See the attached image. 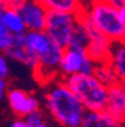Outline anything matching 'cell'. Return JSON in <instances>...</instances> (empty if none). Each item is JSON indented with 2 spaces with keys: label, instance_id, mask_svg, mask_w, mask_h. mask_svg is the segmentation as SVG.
<instances>
[{
  "label": "cell",
  "instance_id": "cell-15",
  "mask_svg": "<svg viewBox=\"0 0 125 127\" xmlns=\"http://www.w3.org/2000/svg\"><path fill=\"white\" fill-rule=\"evenodd\" d=\"M3 10L4 6L0 4V52H5L11 45L13 38V34L6 29V27L3 23Z\"/></svg>",
  "mask_w": 125,
  "mask_h": 127
},
{
  "label": "cell",
  "instance_id": "cell-14",
  "mask_svg": "<svg viewBox=\"0 0 125 127\" xmlns=\"http://www.w3.org/2000/svg\"><path fill=\"white\" fill-rule=\"evenodd\" d=\"M94 76L103 83L105 84L106 87H109L110 84L118 82L116 77H115V73L113 72V69L110 68L109 64H96L95 67V70H94Z\"/></svg>",
  "mask_w": 125,
  "mask_h": 127
},
{
  "label": "cell",
  "instance_id": "cell-10",
  "mask_svg": "<svg viewBox=\"0 0 125 127\" xmlns=\"http://www.w3.org/2000/svg\"><path fill=\"white\" fill-rule=\"evenodd\" d=\"M80 127H124L106 111H85Z\"/></svg>",
  "mask_w": 125,
  "mask_h": 127
},
{
  "label": "cell",
  "instance_id": "cell-22",
  "mask_svg": "<svg viewBox=\"0 0 125 127\" xmlns=\"http://www.w3.org/2000/svg\"><path fill=\"white\" fill-rule=\"evenodd\" d=\"M4 89H5V81H4V78L0 77V101L4 97Z\"/></svg>",
  "mask_w": 125,
  "mask_h": 127
},
{
  "label": "cell",
  "instance_id": "cell-25",
  "mask_svg": "<svg viewBox=\"0 0 125 127\" xmlns=\"http://www.w3.org/2000/svg\"><path fill=\"white\" fill-rule=\"evenodd\" d=\"M121 1H123V4H125V0H121Z\"/></svg>",
  "mask_w": 125,
  "mask_h": 127
},
{
  "label": "cell",
  "instance_id": "cell-11",
  "mask_svg": "<svg viewBox=\"0 0 125 127\" xmlns=\"http://www.w3.org/2000/svg\"><path fill=\"white\" fill-rule=\"evenodd\" d=\"M89 43H90L89 30L86 29V27L83 24V22L76 15V23H75V27L73 29V33H71V37H70V40H69V44L66 48L85 52Z\"/></svg>",
  "mask_w": 125,
  "mask_h": 127
},
{
  "label": "cell",
  "instance_id": "cell-7",
  "mask_svg": "<svg viewBox=\"0 0 125 127\" xmlns=\"http://www.w3.org/2000/svg\"><path fill=\"white\" fill-rule=\"evenodd\" d=\"M8 102L11 111L19 117H25L30 112L36 111L39 107L38 99L21 89H11L8 93Z\"/></svg>",
  "mask_w": 125,
  "mask_h": 127
},
{
  "label": "cell",
  "instance_id": "cell-6",
  "mask_svg": "<svg viewBox=\"0 0 125 127\" xmlns=\"http://www.w3.org/2000/svg\"><path fill=\"white\" fill-rule=\"evenodd\" d=\"M105 111L114 120L120 123H125V84L115 82L108 87Z\"/></svg>",
  "mask_w": 125,
  "mask_h": 127
},
{
  "label": "cell",
  "instance_id": "cell-16",
  "mask_svg": "<svg viewBox=\"0 0 125 127\" xmlns=\"http://www.w3.org/2000/svg\"><path fill=\"white\" fill-rule=\"evenodd\" d=\"M24 120H25L31 127H36L38 125L43 123V116H41V113L39 112V110L30 112L29 115H26V116L24 117Z\"/></svg>",
  "mask_w": 125,
  "mask_h": 127
},
{
  "label": "cell",
  "instance_id": "cell-24",
  "mask_svg": "<svg viewBox=\"0 0 125 127\" xmlns=\"http://www.w3.org/2000/svg\"><path fill=\"white\" fill-rule=\"evenodd\" d=\"M89 1H90V3H93V1H96V0H89Z\"/></svg>",
  "mask_w": 125,
  "mask_h": 127
},
{
  "label": "cell",
  "instance_id": "cell-2",
  "mask_svg": "<svg viewBox=\"0 0 125 127\" xmlns=\"http://www.w3.org/2000/svg\"><path fill=\"white\" fill-rule=\"evenodd\" d=\"M64 83L86 111H105L108 87L103 84L94 74L76 73L65 77Z\"/></svg>",
  "mask_w": 125,
  "mask_h": 127
},
{
  "label": "cell",
  "instance_id": "cell-8",
  "mask_svg": "<svg viewBox=\"0 0 125 127\" xmlns=\"http://www.w3.org/2000/svg\"><path fill=\"white\" fill-rule=\"evenodd\" d=\"M88 59L89 57H88L86 52L65 48L61 62L59 64V72L65 77L80 73L84 67V63Z\"/></svg>",
  "mask_w": 125,
  "mask_h": 127
},
{
  "label": "cell",
  "instance_id": "cell-17",
  "mask_svg": "<svg viewBox=\"0 0 125 127\" xmlns=\"http://www.w3.org/2000/svg\"><path fill=\"white\" fill-rule=\"evenodd\" d=\"M8 73H9V64H8L6 56L0 54V77L4 78L8 76Z\"/></svg>",
  "mask_w": 125,
  "mask_h": 127
},
{
  "label": "cell",
  "instance_id": "cell-21",
  "mask_svg": "<svg viewBox=\"0 0 125 127\" xmlns=\"http://www.w3.org/2000/svg\"><path fill=\"white\" fill-rule=\"evenodd\" d=\"M101 1L108 3V4H110V5L115 6L116 9H118V8H120V6L123 5V1H121V0H101Z\"/></svg>",
  "mask_w": 125,
  "mask_h": 127
},
{
  "label": "cell",
  "instance_id": "cell-23",
  "mask_svg": "<svg viewBox=\"0 0 125 127\" xmlns=\"http://www.w3.org/2000/svg\"><path fill=\"white\" fill-rule=\"evenodd\" d=\"M36 127H50V126H48L46 123H44V122H43V123H40V125H38Z\"/></svg>",
  "mask_w": 125,
  "mask_h": 127
},
{
  "label": "cell",
  "instance_id": "cell-1",
  "mask_svg": "<svg viewBox=\"0 0 125 127\" xmlns=\"http://www.w3.org/2000/svg\"><path fill=\"white\" fill-rule=\"evenodd\" d=\"M45 102L49 112L64 127H80L85 108L64 82L48 89Z\"/></svg>",
  "mask_w": 125,
  "mask_h": 127
},
{
  "label": "cell",
  "instance_id": "cell-3",
  "mask_svg": "<svg viewBox=\"0 0 125 127\" xmlns=\"http://www.w3.org/2000/svg\"><path fill=\"white\" fill-rule=\"evenodd\" d=\"M85 11L94 28L109 40L113 43L125 42V24L119 19L115 6L96 0L88 6Z\"/></svg>",
  "mask_w": 125,
  "mask_h": 127
},
{
  "label": "cell",
  "instance_id": "cell-9",
  "mask_svg": "<svg viewBox=\"0 0 125 127\" xmlns=\"http://www.w3.org/2000/svg\"><path fill=\"white\" fill-rule=\"evenodd\" d=\"M106 64H109L113 69L118 82L125 84V42H118L111 44Z\"/></svg>",
  "mask_w": 125,
  "mask_h": 127
},
{
  "label": "cell",
  "instance_id": "cell-19",
  "mask_svg": "<svg viewBox=\"0 0 125 127\" xmlns=\"http://www.w3.org/2000/svg\"><path fill=\"white\" fill-rule=\"evenodd\" d=\"M10 127H31L24 118H19V120H16V121H14L11 125H10Z\"/></svg>",
  "mask_w": 125,
  "mask_h": 127
},
{
  "label": "cell",
  "instance_id": "cell-26",
  "mask_svg": "<svg viewBox=\"0 0 125 127\" xmlns=\"http://www.w3.org/2000/svg\"><path fill=\"white\" fill-rule=\"evenodd\" d=\"M0 4H1V1H0Z\"/></svg>",
  "mask_w": 125,
  "mask_h": 127
},
{
  "label": "cell",
  "instance_id": "cell-5",
  "mask_svg": "<svg viewBox=\"0 0 125 127\" xmlns=\"http://www.w3.org/2000/svg\"><path fill=\"white\" fill-rule=\"evenodd\" d=\"M16 10L20 14L26 30H44L48 10L36 0H25Z\"/></svg>",
  "mask_w": 125,
  "mask_h": 127
},
{
  "label": "cell",
  "instance_id": "cell-18",
  "mask_svg": "<svg viewBox=\"0 0 125 127\" xmlns=\"http://www.w3.org/2000/svg\"><path fill=\"white\" fill-rule=\"evenodd\" d=\"M1 5L4 8H9V9H18L25 0H0Z\"/></svg>",
  "mask_w": 125,
  "mask_h": 127
},
{
  "label": "cell",
  "instance_id": "cell-4",
  "mask_svg": "<svg viewBox=\"0 0 125 127\" xmlns=\"http://www.w3.org/2000/svg\"><path fill=\"white\" fill-rule=\"evenodd\" d=\"M75 23L76 14L48 10L44 32L60 47L66 48L73 29L75 27Z\"/></svg>",
  "mask_w": 125,
  "mask_h": 127
},
{
  "label": "cell",
  "instance_id": "cell-13",
  "mask_svg": "<svg viewBox=\"0 0 125 127\" xmlns=\"http://www.w3.org/2000/svg\"><path fill=\"white\" fill-rule=\"evenodd\" d=\"M3 23L11 34H24L26 32L24 22H23L20 14L18 13L16 9L4 8V10H3Z\"/></svg>",
  "mask_w": 125,
  "mask_h": 127
},
{
  "label": "cell",
  "instance_id": "cell-12",
  "mask_svg": "<svg viewBox=\"0 0 125 127\" xmlns=\"http://www.w3.org/2000/svg\"><path fill=\"white\" fill-rule=\"evenodd\" d=\"M46 10L64 11L70 14H78L83 10V6L79 0H36Z\"/></svg>",
  "mask_w": 125,
  "mask_h": 127
},
{
  "label": "cell",
  "instance_id": "cell-20",
  "mask_svg": "<svg viewBox=\"0 0 125 127\" xmlns=\"http://www.w3.org/2000/svg\"><path fill=\"white\" fill-rule=\"evenodd\" d=\"M118 16H119V19L125 24V4H123L120 8H118Z\"/></svg>",
  "mask_w": 125,
  "mask_h": 127
}]
</instances>
